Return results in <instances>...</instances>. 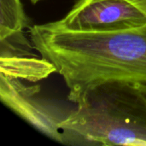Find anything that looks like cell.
Instances as JSON below:
<instances>
[{"instance_id":"6da1fadb","label":"cell","mask_w":146,"mask_h":146,"mask_svg":"<svg viewBox=\"0 0 146 146\" xmlns=\"http://www.w3.org/2000/svg\"><path fill=\"white\" fill-rule=\"evenodd\" d=\"M33 47L63 78L78 104L110 82L146 84V27L113 32H74L48 23L30 29Z\"/></svg>"},{"instance_id":"7a4b0ae2","label":"cell","mask_w":146,"mask_h":146,"mask_svg":"<svg viewBox=\"0 0 146 146\" xmlns=\"http://www.w3.org/2000/svg\"><path fill=\"white\" fill-rule=\"evenodd\" d=\"M76 105L60 123L68 145H146V95L138 84H103Z\"/></svg>"},{"instance_id":"3957f363","label":"cell","mask_w":146,"mask_h":146,"mask_svg":"<svg viewBox=\"0 0 146 146\" xmlns=\"http://www.w3.org/2000/svg\"><path fill=\"white\" fill-rule=\"evenodd\" d=\"M74 32H113L146 27V14L128 0H79L62 19L49 22Z\"/></svg>"},{"instance_id":"277c9868","label":"cell","mask_w":146,"mask_h":146,"mask_svg":"<svg viewBox=\"0 0 146 146\" xmlns=\"http://www.w3.org/2000/svg\"><path fill=\"white\" fill-rule=\"evenodd\" d=\"M35 87L25 86L19 79L1 74V99L13 111L50 139L68 145L60 123L67 115L35 97Z\"/></svg>"},{"instance_id":"5b68a950","label":"cell","mask_w":146,"mask_h":146,"mask_svg":"<svg viewBox=\"0 0 146 146\" xmlns=\"http://www.w3.org/2000/svg\"><path fill=\"white\" fill-rule=\"evenodd\" d=\"M21 50L22 48L20 49ZM20 50L18 54L1 50V74L35 81L56 72L54 67L45 59L25 57Z\"/></svg>"},{"instance_id":"8992f818","label":"cell","mask_w":146,"mask_h":146,"mask_svg":"<svg viewBox=\"0 0 146 146\" xmlns=\"http://www.w3.org/2000/svg\"><path fill=\"white\" fill-rule=\"evenodd\" d=\"M0 40L21 33L27 19L21 0H0Z\"/></svg>"},{"instance_id":"52a82bcc","label":"cell","mask_w":146,"mask_h":146,"mask_svg":"<svg viewBox=\"0 0 146 146\" xmlns=\"http://www.w3.org/2000/svg\"><path fill=\"white\" fill-rule=\"evenodd\" d=\"M138 85L140 87V89L142 90V92L146 95V84H138Z\"/></svg>"},{"instance_id":"ba28073f","label":"cell","mask_w":146,"mask_h":146,"mask_svg":"<svg viewBox=\"0 0 146 146\" xmlns=\"http://www.w3.org/2000/svg\"><path fill=\"white\" fill-rule=\"evenodd\" d=\"M30 1H31L32 3H34V4H35V3H37L38 2H39V1H41V0H30Z\"/></svg>"},{"instance_id":"9c48e42d","label":"cell","mask_w":146,"mask_h":146,"mask_svg":"<svg viewBox=\"0 0 146 146\" xmlns=\"http://www.w3.org/2000/svg\"><path fill=\"white\" fill-rule=\"evenodd\" d=\"M143 11L145 12L146 14V2L145 3V4H144V6H143Z\"/></svg>"}]
</instances>
